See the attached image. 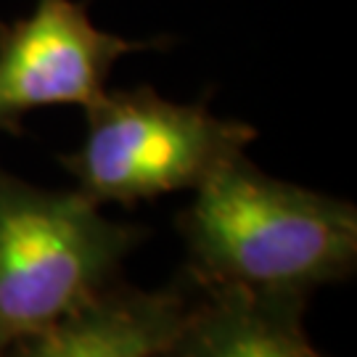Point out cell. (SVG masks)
<instances>
[{
    "label": "cell",
    "instance_id": "obj_1",
    "mask_svg": "<svg viewBox=\"0 0 357 357\" xmlns=\"http://www.w3.org/2000/svg\"><path fill=\"white\" fill-rule=\"evenodd\" d=\"M185 275L199 289L307 296L357 268V209L331 193L273 178L246 156L193 188L175 217Z\"/></svg>",
    "mask_w": 357,
    "mask_h": 357
},
{
    "label": "cell",
    "instance_id": "obj_2",
    "mask_svg": "<svg viewBox=\"0 0 357 357\" xmlns=\"http://www.w3.org/2000/svg\"><path fill=\"white\" fill-rule=\"evenodd\" d=\"M146 236L77 188H43L0 169V352L119 281Z\"/></svg>",
    "mask_w": 357,
    "mask_h": 357
},
{
    "label": "cell",
    "instance_id": "obj_3",
    "mask_svg": "<svg viewBox=\"0 0 357 357\" xmlns=\"http://www.w3.org/2000/svg\"><path fill=\"white\" fill-rule=\"evenodd\" d=\"M82 112L85 135L59 162L98 206L193 191L259 135L249 122L217 116L206 103L169 101L149 85L106 88Z\"/></svg>",
    "mask_w": 357,
    "mask_h": 357
},
{
    "label": "cell",
    "instance_id": "obj_4",
    "mask_svg": "<svg viewBox=\"0 0 357 357\" xmlns=\"http://www.w3.org/2000/svg\"><path fill=\"white\" fill-rule=\"evenodd\" d=\"M169 38H122L93 24L77 0H38L32 13L0 22V132L51 106H88L109 88L119 59L165 51Z\"/></svg>",
    "mask_w": 357,
    "mask_h": 357
},
{
    "label": "cell",
    "instance_id": "obj_5",
    "mask_svg": "<svg viewBox=\"0 0 357 357\" xmlns=\"http://www.w3.org/2000/svg\"><path fill=\"white\" fill-rule=\"evenodd\" d=\"M196 291L185 273L165 289L119 278L64 318L16 339L0 357H153L180 328Z\"/></svg>",
    "mask_w": 357,
    "mask_h": 357
},
{
    "label": "cell",
    "instance_id": "obj_6",
    "mask_svg": "<svg viewBox=\"0 0 357 357\" xmlns=\"http://www.w3.org/2000/svg\"><path fill=\"white\" fill-rule=\"evenodd\" d=\"M305 307L296 294L199 289L153 357H323L305 331Z\"/></svg>",
    "mask_w": 357,
    "mask_h": 357
}]
</instances>
